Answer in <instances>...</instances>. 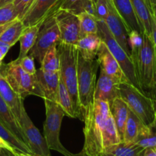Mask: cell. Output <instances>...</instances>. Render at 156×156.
<instances>
[{
  "label": "cell",
  "mask_w": 156,
  "mask_h": 156,
  "mask_svg": "<svg viewBox=\"0 0 156 156\" xmlns=\"http://www.w3.org/2000/svg\"><path fill=\"white\" fill-rule=\"evenodd\" d=\"M69 12L78 15L82 12H86L90 15H94V4L90 0H79L75 5H73L69 10Z\"/></svg>",
  "instance_id": "obj_35"
},
{
  "label": "cell",
  "mask_w": 156,
  "mask_h": 156,
  "mask_svg": "<svg viewBox=\"0 0 156 156\" xmlns=\"http://www.w3.org/2000/svg\"><path fill=\"white\" fill-rule=\"evenodd\" d=\"M112 2L116 10L123 19L128 33L131 30H137L143 34L130 0H112Z\"/></svg>",
  "instance_id": "obj_19"
},
{
  "label": "cell",
  "mask_w": 156,
  "mask_h": 156,
  "mask_svg": "<svg viewBox=\"0 0 156 156\" xmlns=\"http://www.w3.org/2000/svg\"><path fill=\"white\" fill-rule=\"evenodd\" d=\"M143 41L136 56L132 58L139 82L143 91L152 88L155 74L156 52L150 37L143 34Z\"/></svg>",
  "instance_id": "obj_8"
},
{
  "label": "cell",
  "mask_w": 156,
  "mask_h": 156,
  "mask_svg": "<svg viewBox=\"0 0 156 156\" xmlns=\"http://www.w3.org/2000/svg\"><path fill=\"white\" fill-rule=\"evenodd\" d=\"M155 150H156V147H155Z\"/></svg>",
  "instance_id": "obj_55"
},
{
  "label": "cell",
  "mask_w": 156,
  "mask_h": 156,
  "mask_svg": "<svg viewBox=\"0 0 156 156\" xmlns=\"http://www.w3.org/2000/svg\"><path fill=\"white\" fill-rule=\"evenodd\" d=\"M121 141L117 126L111 114L107 119L102 132V147L103 150L105 148L112 145L120 143Z\"/></svg>",
  "instance_id": "obj_27"
},
{
  "label": "cell",
  "mask_w": 156,
  "mask_h": 156,
  "mask_svg": "<svg viewBox=\"0 0 156 156\" xmlns=\"http://www.w3.org/2000/svg\"><path fill=\"white\" fill-rule=\"evenodd\" d=\"M109 12L105 22L110 32L113 35L120 47L130 56V49L128 44V30L123 19L116 10L112 0H108Z\"/></svg>",
  "instance_id": "obj_13"
},
{
  "label": "cell",
  "mask_w": 156,
  "mask_h": 156,
  "mask_svg": "<svg viewBox=\"0 0 156 156\" xmlns=\"http://www.w3.org/2000/svg\"><path fill=\"white\" fill-rule=\"evenodd\" d=\"M5 56V55L3 54L2 51L1 49H0V66H1L2 65V59H4Z\"/></svg>",
  "instance_id": "obj_50"
},
{
  "label": "cell",
  "mask_w": 156,
  "mask_h": 156,
  "mask_svg": "<svg viewBox=\"0 0 156 156\" xmlns=\"http://www.w3.org/2000/svg\"><path fill=\"white\" fill-rule=\"evenodd\" d=\"M90 1L94 3V4H95V2H97V0H90Z\"/></svg>",
  "instance_id": "obj_53"
},
{
  "label": "cell",
  "mask_w": 156,
  "mask_h": 156,
  "mask_svg": "<svg viewBox=\"0 0 156 156\" xmlns=\"http://www.w3.org/2000/svg\"><path fill=\"white\" fill-rule=\"evenodd\" d=\"M15 156H34L33 155H30V154H27V153H24V152H18L17 151L15 153H13Z\"/></svg>",
  "instance_id": "obj_48"
},
{
  "label": "cell",
  "mask_w": 156,
  "mask_h": 156,
  "mask_svg": "<svg viewBox=\"0 0 156 156\" xmlns=\"http://www.w3.org/2000/svg\"><path fill=\"white\" fill-rule=\"evenodd\" d=\"M99 64L97 59L87 60L79 54L78 57V95L81 120L84 117L94 99L96 76Z\"/></svg>",
  "instance_id": "obj_3"
},
{
  "label": "cell",
  "mask_w": 156,
  "mask_h": 156,
  "mask_svg": "<svg viewBox=\"0 0 156 156\" xmlns=\"http://www.w3.org/2000/svg\"><path fill=\"white\" fill-rule=\"evenodd\" d=\"M12 22H9V23H7V24H2V25H0V36H1L2 34L3 33V31H4V30H5V29L7 28L8 27H9V24H10Z\"/></svg>",
  "instance_id": "obj_46"
},
{
  "label": "cell",
  "mask_w": 156,
  "mask_h": 156,
  "mask_svg": "<svg viewBox=\"0 0 156 156\" xmlns=\"http://www.w3.org/2000/svg\"><path fill=\"white\" fill-rule=\"evenodd\" d=\"M79 20V38L89 34H98V20L92 15L82 12L77 15Z\"/></svg>",
  "instance_id": "obj_32"
},
{
  "label": "cell",
  "mask_w": 156,
  "mask_h": 156,
  "mask_svg": "<svg viewBox=\"0 0 156 156\" xmlns=\"http://www.w3.org/2000/svg\"><path fill=\"white\" fill-rule=\"evenodd\" d=\"M2 149H5V150L12 152V153H15L17 152L9 143H8L5 140L0 137V151L2 150Z\"/></svg>",
  "instance_id": "obj_39"
},
{
  "label": "cell",
  "mask_w": 156,
  "mask_h": 156,
  "mask_svg": "<svg viewBox=\"0 0 156 156\" xmlns=\"http://www.w3.org/2000/svg\"><path fill=\"white\" fill-rule=\"evenodd\" d=\"M117 97H120L119 83L101 70L98 80L96 83L94 98L111 104Z\"/></svg>",
  "instance_id": "obj_16"
},
{
  "label": "cell",
  "mask_w": 156,
  "mask_h": 156,
  "mask_svg": "<svg viewBox=\"0 0 156 156\" xmlns=\"http://www.w3.org/2000/svg\"><path fill=\"white\" fill-rule=\"evenodd\" d=\"M41 24H36L34 26H30L24 28L20 37L18 41L20 42V53L17 59H21L30 50L35 44L37 37L38 31Z\"/></svg>",
  "instance_id": "obj_24"
},
{
  "label": "cell",
  "mask_w": 156,
  "mask_h": 156,
  "mask_svg": "<svg viewBox=\"0 0 156 156\" xmlns=\"http://www.w3.org/2000/svg\"><path fill=\"white\" fill-rule=\"evenodd\" d=\"M11 47H12V46H10L9 44L0 41V49H1V50L2 51L3 54H4L5 56L7 54V53L9 52V49H10Z\"/></svg>",
  "instance_id": "obj_44"
},
{
  "label": "cell",
  "mask_w": 156,
  "mask_h": 156,
  "mask_svg": "<svg viewBox=\"0 0 156 156\" xmlns=\"http://www.w3.org/2000/svg\"><path fill=\"white\" fill-rule=\"evenodd\" d=\"M9 154H10V156H15L13 153H12V152H9Z\"/></svg>",
  "instance_id": "obj_54"
},
{
  "label": "cell",
  "mask_w": 156,
  "mask_h": 156,
  "mask_svg": "<svg viewBox=\"0 0 156 156\" xmlns=\"http://www.w3.org/2000/svg\"><path fill=\"white\" fill-rule=\"evenodd\" d=\"M59 57L60 79L71 95L78 118L81 120L78 95V57L79 51L74 44L59 42L57 45Z\"/></svg>",
  "instance_id": "obj_2"
},
{
  "label": "cell",
  "mask_w": 156,
  "mask_h": 156,
  "mask_svg": "<svg viewBox=\"0 0 156 156\" xmlns=\"http://www.w3.org/2000/svg\"><path fill=\"white\" fill-rule=\"evenodd\" d=\"M152 15H154V16H155V18H156V9H155V10H154V12H152Z\"/></svg>",
  "instance_id": "obj_52"
},
{
  "label": "cell",
  "mask_w": 156,
  "mask_h": 156,
  "mask_svg": "<svg viewBox=\"0 0 156 156\" xmlns=\"http://www.w3.org/2000/svg\"><path fill=\"white\" fill-rule=\"evenodd\" d=\"M97 56V60L98 62L99 66L101 67V70H102L105 74L108 75L119 84L124 82H129L123 70L120 68L118 62L111 54L105 43L102 42Z\"/></svg>",
  "instance_id": "obj_14"
},
{
  "label": "cell",
  "mask_w": 156,
  "mask_h": 156,
  "mask_svg": "<svg viewBox=\"0 0 156 156\" xmlns=\"http://www.w3.org/2000/svg\"><path fill=\"white\" fill-rule=\"evenodd\" d=\"M151 39H152V42H153L154 47H155L156 52V18L154 16V15H152V34H151Z\"/></svg>",
  "instance_id": "obj_40"
},
{
  "label": "cell",
  "mask_w": 156,
  "mask_h": 156,
  "mask_svg": "<svg viewBox=\"0 0 156 156\" xmlns=\"http://www.w3.org/2000/svg\"><path fill=\"white\" fill-rule=\"evenodd\" d=\"M60 34V42L76 44L79 39L80 26L76 15L66 10L59 9L54 14Z\"/></svg>",
  "instance_id": "obj_12"
},
{
  "label": "cell",
  "mask_w": 156,
  "mask_h": 156,
  "mask_svg": "<svg viewBox=\"0 0 156 156\" xmlns=\"http://www.w3.org/2000/svg\"><path fill=\"white\" fill-rule=\"evenodd\" d=\"M0 121L20 140L26 145V140L19 122L15 117L12 111L0 95Z\"/></svg>",
  "instance_id": "obj_21"
},
{
  "label": "cell",
  "mask_w": 156,
  "mask_h": 156,
  "mask_svg": "<svg viewBox=\"0 0 156 156\" xmlns=\"http://www.w3.org/2000/svg\"><path fill=\"white\" fill-rule=\"evenodd\" d=\"M145 2L150 10L151 13L152 14V12L156 9V0H145Z\"/></svg>",
  "instance_id": "obj_43"
},
{
  "label": "cell",
  "mask_w": 156,
  "mask_h": 156,
  "mask_svg": "<svg viewBox=\"0 0 156 156\" xmlns=\"http://www.w3.org/2000/svg\"><path fill=\"white\" fill-rule=\"evenodd\" d=\"M34 0H14L12 4L18 14V19L21 20Z\"/></svg>",
  "instance_id": "obj_38"
},
{
  "label": "cell",
  "mask_w": 156,
  "mask_h": 156,
  "mask_svg": "<svg viewBox=\"0 0 156 156\" xmlns=\"http://www.w3.org/2000/svg\"><path fill=\"white\" fill-rule=\"evenodd\" d=\"M78 1H79V0H64L62 5H61L60 9H62V10H69Z\"/></svg>",
  "instance_id": "obj_41"
},
{
  "label": "cell",
  "mask_w": 156,
  "mask_h": 156,
  "mask_svg": "<svg viewBox=\"0 0 156 156\" xmlns=\"http://www.w3.org/2000/svg\"><path fill=\"white\" fill-rule=\"evenodd\" d=\"M110 114L111 108L108 101L93 99L83 120L85 143L82 151L88 156H100L101 154L102 132Z\"/></svg>",
  "instance_id": "obj_1"
},
{
  "label": "cell",
  "mask_w": 156,
  "mask_h": 156,
  "mask_svg": "<svg viewBox=\"0 0 156 156\" xmlns=\"http://www.w3.org/2000/svg\"><path fill=\"white\" fill-rule=\"evenodd\" d=\"M18 18V14L12 3L0 8V25L12 22Z\"/></svg>",
  "instance_id": "obj_34"
},
{
  "label": "cell",
  "mask_w": 156,
  "mask_h": 156,
  "mask_svg": "<svg viewBox=\"0 0 156 156\" xmlns=\"http://www.w3.org/2000/svg\"><path fill=\"white\" fill-rule=\"evenodd\" d=\"M144 150L136 143L120 142L105 148L100 156H142Z\"/></svg>",
  "instance_id": "obj_23"
},
{
  "label": "cell",
  "mask_w": 156,
  "mask_h": 156,
  "mask_svg": "<svg viewBox=\"0 0 156 156\" xmlns=\"http://www.w3.org/2000/svg\"><path fill=\"white\" fill-rule=\"evenodd\" d=\"M56 103L60 106L65 113L66 116L72 118H78L71 95L61 79L59 81V88H58Z\"/></svg>",
  "instance_id": "obj_26"
},
{
  "label": "cell",
  "mask_w": 156,
  "mask_h": 156,
  "mask_svg": "<svg viewBox=\"0 0 156 156\" xmlns=\"http://www.w3.org/2000/svg\"><path fill=\"white\" fill-rule=\"evenodd\" d=\"M150 94L152 98H156V61H155V74H154L153 82H152V88H150Z\"/></svg>",
  "instance_id": "obj_42"
},
{
  "label": "cell",
  "mask_w": 156,
  "mask_h": 156,
  "mask_svg": "<svg viewBox=\"0 0 156 156\" xmlns=\"http://www.w3.org/2000/svg\"><path fill=\"white\" fill-rule=\"evenodd\" d=\"M60 42V34L54 15L46 18L41 24L35 44L29 51L30 56L41 63L46 52Z\"/></svg>",
  "instance_id": "obj_9"
},
{
  "label": "cell",
  "mask_w": 156,
  "mask_h": 156,
  "mask_svg": "<svg viewBox=\"0 0 156 156\" xmlns=\"http://www.w3.org/2000/svg\"><path fill=\"white\" fill-rule=\"evenodd\" d=\"M109 12L108 0H97L94 4V15L98 21H105Z\"/></svg>",
  "instance_id": "obj_36"
},
{
  "label": "cell",
  "mask_w": 156,
  "mask_h": 156,
  "mask_svg": "<svg viewBox=\"0 0 156 156\" xmlns=\"http://www.w3.org/2000/svg\"><path fill=\"white\" fill-rule=\"evenodd\" d=\"M0 156H10L9 151L5 150V149H2V150L0 151Z\"/></svg>",
  "instance_id": "obj_49"
},
{
  "label": "cell",
  "mask_w": 156,
  "mask_h": 156,
  "mask_svg": "<svg viewBox=\"0 0 156 156\" xmlns=\"http://www.w3.org/2000/svg\"><path fill=\"white\" fill-rule=\"evenodd\" d=\"M0 95L5 101L18 121L20 123L21 111L24 108V99L20 97L19 94L15 92L9 85L7 81L0 73Z\"/></svg>",
  "instance_id": "obj_17"
},
{
  "label": "cell",
  "mask_w": 156,
  "mask_h": 156,
  "mask_svg": "<svg viewBox=\"0 0 156 156\" xmlns=\"http://www.w3.org/2000/svg\"><path fill=\"white\" fill-rule=\"evenodd\" d=\"M119 94L145 125H149L156 118L152 98L127 82L119 84Z\"/></svg>",
  "instance_id": "obj_6"
},
{
  "label": "cell",
  "mask_w": 156,
  "mask_h": 156,
  "mask_svg": "<svg viewBox=\"0 0 156 156\" xmlns=\"http://www.w3.org/2000/svg\"><path fill=\"white\" fill-rule=\"evenodd\" d=\"M98 34L101 37L102 42L105 43L116 60L118 62L128 82L139 90L145 92L139 82L133 61L131 59L130 56L128 55L126 52L120 47V44L117 42L115 38L110 32L105 21H98Z\"/></svg>",
  "instance_id": "obj_5"
},
{
  "label": "cell",
  "mask_w": 156,
  "mask_h": 156,
  "mask_svg": "<svg viewBox=\"0 0 156 156\" xmlns=\"http://www.w3.org/2000/svg\"><path fill=\"white\" fill-rule=\"evenodd\" d=\"M143 37L141 33L137 30H131L128 34V44L130 49L131 59L136 56L143 44Z\"/></svg>",
  "instance_id": "obj_33"
},
{
  "label": "cell",
  "mask_w": 156,
  "mask_h": 156,
  "mask_svg": "<svg viewBox=\"0 0 156 156\" xmlns=\"http://www.w3.org/2000/svg\"><path fill=\"white\" fill-rule=\"evenodd\" d=\"M110 108H111V114L117 126L120 140L123 142L125 124L127 120L130 110L120 97H117L114 99V101L110 104Z\"/></svg>",
  "instance_id": "obj_20"
},
{
  "label": "cell",
  "mask_w": 156,
  "mask_h": 156,
  "mask_svg": "<svg viewBox=\"0 0 156 156\" xmlns=\"http://www.w3.org/2000/svg\"><path fill=\"white\" fill-rule=\"evenodd\" d=\"M24 28L25 26L22 21L17 18L12 21L9 27L3 31L0 36V41L9 44L12 47L16 44L17 41H18Z\"/></svg>",
  "instance_id": "obj_29"
},
{
  "label": "cell",
  "mask_w": 156,
  "mask_h": 156,
  "mask_svg": "<svg viewBox=\"0 0 156 156\" xmlns=\"http://www.w3.org/2000/svg\"><path fill=\"white\" fill-rule=\"evenodd\" d=\"M41 69L46 72H59V57L57 45L50 47L44 54Z\"/></svg>",
  "instance_id": "obj_31"
},
{
  "label": "cell",
  "mask_w": 156,
  "mask_h": 156,
  "mask_svg": "<svg viewBox=\"0 0 156 156\" xmlns=\"http://www.w3.org/2000/svg\"><path fill=\"white\" fill-rule=\"evenodd\" d=\"M144 123L132 111H129L123 132V142L126 143H136V139Z\"/></svg>",
  "instance_id": "obj_25"
},
{
  "label": "cell",
  "mask_w": 156,
  "mask_h": 156,
  "mask_svg": "<svg viewBox=\"0 0 156 156\" xmlns=\"http://www.w3.org/2000/svg\"><path fill=\"white\" fill-rule=\"evenodd\" d=\"M64 0H34L21 21L25 27L41 24L60 9Z\"/></svg>",
  "instance_id": "obj_11"
},
{
  "label": "cell",
  "mask_w": 156,
  "mask_h": 156,
  "mask_svg": "<svg viewBox=\"0 0 156 156\" xmlns=\"http://www.w3.org/2000/svg\"><path fill=\"white\" fill-rule=\"evenodd\" d=\"M46 119L44 123V137L50 149L56 151L64 156H70L69 152L59 140L61 125L66 114L56 101L44 99Z\"/></svg>",
  "instance_id": "obj_7"
},
{
  "label": "cell",
  "mask_w": 156,
  "mask_h": 156,
  "mask_svg": "<svg viewBox=\"0 0 156 156\" xmlns=\"http://www.w3.org/2000/svg\"><path fill=\"white\" fill-rule=\"evenodd\" d=\"M142 156H156V150L153 148H149L146 149L143 152Z\"/></svg>",
  "instance_id": "obj_45"
},
{
  "label": "cell",
  "mask_w": 156,
  "mask_h": 156,
  "mask_svg": "<svg viewBox=\"0 0 156 156\" xmlns=\"http://www.w3.org/2000/svg\"><path fill=\"white\" fill-rule=\"evenodd\" d=\"M152 103H153V107H154V111H155V117H156V98H152Z\"/></svg>",
  "instance_id": "obj_51"
},
{
  "label": "cell",
  "mask_w": 156,
  "mask_h": 156,
  "mask_svg": "<svg viewBox=\"0 0 156 156\" xmlns=\"http://www.w3.org/2000/svg\"><path fill=\"white\" fill-rule=\"evenodd\" d=\"M136 143L143 149L156 147V118L149 125H143Z\"/></svg>",
  "instance_id": "obj_28"
},
{
  "label": "cell",
  "mask_w": 156,
  "mask_h": 156,
  "mask_svg": "<svg viewBox=\"0 0 156 156\" xmlns=\"http://www.w3.org/2000/svg\"><path fill=\"white\" fill-rule=\"evenodd\" d=\"M13 1L14 0H0V8L5 5L9 4V3H12Z\"/></svg>",
  "instance_id": "obj_47"
},
{
  "label": "cell",
  "mask_w": 156,
  "mask_h": 156,
  "mask_svg": "<svg viewBox=\"0 0 156 156\" xmlns=\"http://www.w3.org/2000/svg\"><path fill=\"white\" fill-rule=\"evenodd\" d=\"M20 125L24 133L26 143L31 151L32 155L34 156H51L50 149L47 146L45 139L27 115L24 107L21 111Z\"/></svg>",
  "instance_id": "obj_10"
},
{
  "label": "cell",
  "mask_w": 156,
  "mask_h": 156,
  "mask_svg": "<svg viewBox=\"0 0 156 156\" xmlns=\"http://www.w3.org/2000/svg\"><path fill=\"white\" fill-rule=\"evenodd\" d=\"M0 73L22 99L29 95L44 98L36 76L25 73L17 59L7 64H2L0 66Z\"/></svg>",
  "instance_id": "obj_4"
},
{
  "label": "cell",
  "mask_w": 156,
  "mask_h": 156,
  "mask_svg": "<svg viewBox=\"0 0 156 156\" xmlns=\"http://www.w3.org/2000/svg\"><path fill=\"white\" fill-rule=\"evenodd\" d=\"M0 137L5 140L8 143L11 145L14 149L18 152H24L32 155V152L28 146L15 136L1 121H0Z\"/></svg>",
  "instance_id": "obj_30"
},
{
  "label": "cell",
  "mask_w": 156,
  "mask_h": 156,
  "mask_svg": "<svg viewBox=\"0 0 156 156\" xmlns=\"http://www.w3.org/2000/svg\"><path fill=\"white\" fill-rule=\"evenodd\" d=\"M17 61L19 62L21 67L25 73L30 75L36 74L37 69L36 67H35L34 59L30 54L26 55L25 56L21 58V59H17Z\"/></svg>",
  "instance_id": "obj_37"
},
{
  "label": "cell",
  "mask_w": 156,
  "mask_h": 156,
  "mask_svg": "<svg viewBox=\"0 0 156 156\" xmlns=\"http://www.w3.org/2000/svg\"><path fill=\"white\" fill-rule=\"evenodd\" d=\"M37 79L44 93V99L56 102L58 88L60 81L59 72H46L41 68L36 72Z\"/></svg>",
  "instance_id": "obj_15"
},
{
  "label": "cell",
  "mask_w": 156,
  "mask_h": 156,
  "mask_svg": "<svg viewBox=\"0 0 156 156\" xmlns=\"http://www.w3.org/2000/svg\"><path fill=\"white\" fill-rule=\"evenodd\" d=\"M130 2L141 27L142 33L151 37L152 15L146 2L145 0H130Z\"/></svg>",
  "instance_id": "obj_22"
},
{
  "label": "cell",
  "mask_w": 156,
  "mask_h": 156,
  "mask_svg": "<svg viewBox=\"0 0 156 156\" xmlns=\"http://www.w3.org/2000/svg\"><path fill=\"white\" fill-rule=\"evenodd\" d=\"M102 41L98 34H89L80 37L75 45L79 54L87 60L95 59Z\"/></svg>",
  "instance_id": "obj_18"
}]
</instances>
